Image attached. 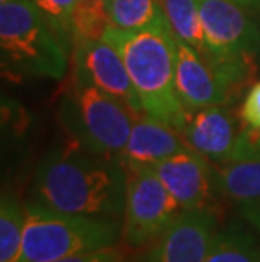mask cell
<instances>
[{
    "mask_svg": "<svg viewBox=\"0 0 260 262\" xmlns=\"http://www.w3.org/2000/svg\"><path fill=\"white\" fill-rule=\"evenodd\" d=\"M127 174L120 158L86 149H58L42 158L32 194L42 205L73 215L122 219Z\"/></svg>",
    "mask_w": 260,
    "mask_h": 262,
    "instance_id": "1",
    "label": "cell"
},
{
    "mask_svg": "<svg viewBox=\"0 0 260 262\" xmlns=\"http://www.w3.org/2000/svg\"><path fill=\"white\" fill-rule=\"evenodd\" d=\"M102 39L120 53L146 114L181 132L190 110L176 90L178 37L169 20L164 19L139 31L110 26Z\"/></svg>",
    "mask_w": 260,
    "mask_h": 262,
    "instance_id": "2",
    "label": "cell"
},
{
    "mask_svg": "<svg viewBox=\"0 0 260 262\" xmlns=\"http://www.w3.org/2000/svg\"><path fill=\"white\" fill-rule=\"evenodd\" d=\"M24 241L17 262H49L115 247L122 237L119 219L64 213L31 200L24 205Z\"/></svg>",
    "mask_w": 260,
    "mask_h": 262,
    "instance_id": "3",
    "label": "cell"
},
{
    "mask_svg": "<svg viewBox=\"0 0 260 262\" xmlns=\"http://www.w3.org/2000/svg\"><path fill=\"white\" fill-rule=\"evenodd\" d=\"M0 49L17 75L61 80L68 70V46L32 0L0 4Z\"/></svg>",
    "mask_w": 260,
    "mask_h": 262,
    "instance_id": "4",
    "label": "cell"
},
{
    "mask_svg": "<svg viewBox=\"0 0 260 262\" xmlns=\"http://www.w3.org/2000/svg\"><path fill=\"white\" fill-rule=\"evenodd\" d=\"M200 14L204 61L231 92L248 76L260 54V27L255 17L233 0H200Z\"/></svg>",
    "mask_w": 260,
    "mask_h": 262,
    "instance_id": "5",
    "label": "cell"
},
{
    "mask_svg": "<svg viewBox=\"0 0 260 262\" xmlns=\"http://www.w3.org/2000/svg\"><path fill=\"white\" fill-rule=\"evenodd\" d=\"M59 117L80 147L107 158H120L134 127V115L124 103L76 80L61 100Z\"/></svg>",
    "mask_w": 260,
    "mask_h": 262,
    "instance_id": "6",
    "label": "cell"
},
{
    "mask_svg": "<svg viewBox=\"0 0 260 262\" xmlns=\"http://www.w3.org/2000/svg\"><path fill=\"white\" fill-rule=\"evenodd\" d=\"M120 161L127 174L122 238L130 249H142L156 242L184 210L152 166Z\"/></svg>",
    "mask_w": 260,
    "mask_h": 262,
    "instance_id": "7",
    "label": "cell"
},
{
    "mask_svg": "<svg viewBox=\"0 0 260 262\" xmlns=\"http://www.w3.org/2000/svg\"><path fill=\"white\" fill-rule=\"evenodd\" d=\"M75 80L93 85L117 98L134 115H146L134 83L120 53L105 39H81L75 42Z\"/></svg>",
    "mask_w": 260,
    "mask_h": 262,
    "instance_id": "8",
    "label": "cell"
},
{
    "mask_svg": "<svg viewBox=\"0 0 260 262\" xmlns=\"http://www.w3.org/2000/svg\"><path fill=\"white\" fill-rule=\"evenodd\" d=\"M152 168L184 211H215L217 208L221 194L215 178V166L203 154L187 149L152 164Z\"/></svg>",
    "mask_w": 260,
    "mask_h": 262,
    "instance_id": "9",
    "label": "cell"
},
{
    "mask_svg": "<svg viewBox=\"0 0 260 262\" xmlns=\"http://www.w3.org/2000/svg\"><path fill=\"white\" fill-rule=\"evenodd\" d=\"M181 134L187 146L213 164L231 163L240 156L243 129L239 127L233 112L225 105L187 112Z\"/></svg>",
    "mask_w": 260,
    "mask_h": 262,
    "instance_id": "10",
    "label": "cell"
},
{
    "mask_svg": "<svg viewBox=\"0 0 260 262\" xmlns=\"http://www.w3.org/2000/svg\"><path fill=\"white\" fill-rule=\"evenodd\" d=\"M218 230L215 211H182L154 242L146 262H204Z\"/></svg>",
    "mask_w": 260,
    "mask_h": 262,
    "instance_id": "11",
    "label": "cell"
},
{
    "mask_svg": "<svg viewBox=\"0 0 260 262\" xmlns=\"http://www.w3.org/2000/svg\"><path fill=\"white\" fill-rule=\"evenodd\" d=\"M176 90L186 110H200L225 105L231 93L201 54L178 39Z\"/></svg>",
    "mask_w": 260,
    "mask_h": 262,
    "instance_id": "12",
    "label": "cell"
},
{
    "mask_svg": "<svg viewBox=\"0 0 260 262\" xmlns=\"http://www.w3.org/2000/svg\"><path fill=\"white\" fill-rule=\"evenodd\" d=\"M220 194L237 206L260 235V159L213 164Z\"/></svg>",
    "mask_w": 260,
    "mask_h": 262,
    "instance_id": "13",
    "label": "cell"
},
{
    "mask_svg": "<svg viewBox=\"0 0 260 262\" xmlns=\"http://www.w3.org/2000/svg\"><path fill=\"white\" fill-rule=\"evenodd\" d=\"M187 149L191 147L178 129L146 114L134 119L129 142L120 159L152 166Z\"/></svg>",
    "mask_w": 260,
    "mask_h": 262,
    "instance_id": "14",
    "label": "cell"
},
{
    "mask_svg": "<svg viewBox=\"0 0 260 262\" xmlns=\"http://www.w3.org/2000/svg\"><path fill=\"white\" fill-rule=\"evenodd\" d=\"M204 262H260L257 238L242 222H230L218 230Z\"/></svg>",
    "mask_w": 260,
    "mask_h": 262,
    "instance_id": "15",
    "label": "cell"
},
{
    "mask_svg": "<svg viewBox=\"0 0 260 262\" xmlns=\"http://www.w3.org/2000/svg\"><path fill=\"white\" fill-rule=\"evenodd\" d=\"M160 4L174 36L206 58L200 0H160Z\"/></svg>",
    "mask_w": 260,
    "mask_h": 262,
    "instance_id": "16",
    "label": "cell"
},
{
    "mask_svg": "<svg viewBox=\"0 0 260 262\" xmlns=\"http://www.w3.org/2000/svg\"><path fill=\"white\" fill-rule=\"evenodd\" d=\"M110 26L125 31H139L168 19L160 0H108Z\"/></svg>",
    "mask_w": 260,
    "mask_h": 262,
    "instance_id": "17",
    "label": "cell"
},
{
    "mask_svg": "<svg viewBox=\"0 0 260 262\" xmlns=\"http://www.w3.org/2000/svg\"><path fill=\"white\" fill-rule=\"evenodd\" d=\"M26 208L10 193L0 202V262H17L24 241Z\"/></svg>",
    "mask_w": 260,
    "mask_h": 262,
    "instance_id": "18",
    "label": "cell"
},
{
    "mask_svg": "<svg viewBox=\"0 0 260 262\" xmlns=\"http://www.w3.org/2000/svg\"><path fill=\"white\" fill-rule=\"evenodd\" d=\"M75 41L81 39H102L110 27V19L105 0H80L75 12Z\"/></svg>",
    "mask_w": 260,
    "mask_h": 262,
    "instance_id": "19",
    "label": "cell"
},
{
    "mask_svg": "<svg viewBox=\"0 0 260 262\" xmlns=\"http://www.w3.org/2000/svg\"><path fill=\"white\" fill-rule=\"evenodd\" d=\"M68 49L75 41V12L80 0H32Z\"/></svg>",
    "mask_w": 260,
    "mask_h": 262,
    "instance_id": "20",
    "label": "cell"
},
{
    "mask_svg": "<svg viewBox=\"0 0 260 262\" xmlns=\"http://www.w3.org/2000/svg\"><path fill=\"white\" fill-rule=\"evenodd\" d=\"M240 119L247 129H260V81L248 90L240 110Z\"/></svg>",
    "mask_w": 260,
    "mask_h": 262,
    "instance_id": "21",
    "label": "cell"
},
{
    "mask_svg": "<svg viewBox=\"0 0 260 262\" xmlns=\"http://www.w3.org/2000/svg\"><path fill=\"white\" fill-rule=\"evenodd\" d=\"M49 262H122V254L115 247H107L102 250H95V252L76 254V255H69V257L49 260Z\"/></svg>",
    "mask_w": 260,
    "mask_h": 262,
    "instance_id": "22",
    "label": "cell"
},
{
    "mask_svg": "<svg viewBox=\"0 0 260 262\" xmlns=\"http://www.w3.org/2000/svg\"><path fill=\"white\" fill-rule=\"evenodd\" d=\"M240 159H260V129L253 130L243 127L240 156L237 161Z\"/></svg>",
    "mask_w": 260,
    "mask_h": 262,
    "instance_id": "23",
    "label": "cell"
},
{
    "mask_svg": "<svg viewBox=\"0 0 260 262\" xmlns=\"http://www.w3.org/2000/svg\"><path fill=\"white\" fill-rule=\"evenodd\" d=\"M239 5H242L243 9H247L253 17L260 19V0H233Z\"/></svg>",
    "mask_w": 260,
    "mask_h": 262,
    "instance_id": "24",
    "label": "cell"
},
{
    "mask_svg": "<svg viewBox=\"0 0 260 262\" xmlns=\"http://www.w3.org/2000/svg\"><path fill=\"white\" fill-rule=\"evenodd\" d=\"M7 2H14V0H0V4H7Z\"/></svg>",
    "mask_w": 260,
    "mask_h": 262,
    "instance_id": "25",
    "label": "cell"
},
{
    "mask_svg": "<svg viewBox=\"0 0 260 262\" xmlns=\"http://www.w3.org/2000/svg\"><path fill=\"white\" fill-rule=\"evenodd\" d=\"M105 2H108V0H105Z\"/></svg>",
    "mask_w": 260,
    "mask_h": 262,
    "instance_id": "26",
    "label": "cell"
}]
</instances>
